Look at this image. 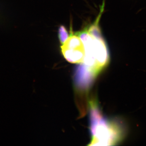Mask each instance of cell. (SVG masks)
Wrapping results in <instances>:
<instances>
[{"label":"cell","instance_id":"cell-1","mask_svg":"<svg viewBox=\"0 0 146 146\" xmlns=\"http://www.w3.org/2000/svg\"><path fill=\"white\" fill-rule=\"evenodd\" d=\"M90 130L92 140L89 145H112L121 138L123 130L115 121L104 118L95 102L90 103Z\"/></svg>","mask_w":146,"mask_h":146},{"label":"cell","instance_id":"cell-2","mask_svg":"<svg viewBox=\"0 0 146 146\" xmlns=\"http://www.w3.org/2000/svg\"><path fill=\"white\" fill-rule=\"evenodd\" d=\"M63 56L68 62L82 63L85 55L84 45L78 35L71 33L70 35L60 47Z\"/></svg>","mask_w":146,"mask_h":146},{"label":"cell","instance_id":"cell-3","mask_svg":"<svg viewBox=\"0 0 146 146\" xmlns=\"http://www.w3.org/2000/svg\"><path fill=\"white\" fill-rule=\"evenodd\" d=\"M70 35L66 28L63 26H60L58 29V37L60 43L63 45L67 41Z\"/></svg>","mask_w":146,"mask_h":146}]
</instances>
